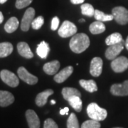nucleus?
I'll use <instances>...</instances> for the list:
<instances>
[{
	"instance_id": "1",
	"label": "nucleus",
	"mask_w": 128,
	"mask_h": 128,
	"mask_svg": "<svg viewBox=\"0 0 128 128\" xmlns=\"http://www.w3.org/2000/svg\"><path fill=\"white\" fill-rule=\"evenodd\" d=\"M70 48L76 54H81L90 46V39L86 34H78L73 35L69 43Z\"/></svg>"
},
{
	"instance_id": "2",
	"label": "nucleus",
	"mask_w": 128,
	"mask_h": 128,
	"mask_svg": "<svg viewBox=\"0 0 128 128\" xmlns=\"http://www.w3.org/2000/svg\"><path fill=\"white\" fill-rule=\"evenodd\" d=\"M87 113L90 119L99 122L104 120L108 115L107 110L100 108L96 102H92L88 105Z\"/></svg>"
},
{
	"instance_id": "3",
	"label": "nucleus",
	"mask_w": 128,
	"mask_h": 128,
	"mask_svg": "<svg viewBox=\"0 0 128 128\" xmlns=\"http://www.w3.org/2000/svg\"><path fill=\"white\" fill-rule=\"evenodd\" d=\"M114 19L116 22L121 25L128 23V10L123 6H116L112 10Z\"/></svg>"
},
{
	"instance_id": "4",
	"label": "nucleus",
	"mask_w": 128,
	"mask_h": 128,
	"mask_svg": "<svg viewBox=\"0 0 128 128\" xmlns=\"http://www.w3.org/2000/svg\"><path fill=\"white\" fill-rule=\"evenodd\" d=\"M58 34L62 38H68L73 36L77 32L76 26L69 21H65L58 29Z\"/></svg>"
},
{
	"instance_id": "5",
	"label": "nucleus",
	"mask_w": 128,
	"mask_h": 128,
	"mask_svg": "<svg viewBox=\"0 0 128 128\" xmlns=\"http://www.w3.org/2000/svg\"><path fill=\"white\" fill-rule=\"evenodd\" d=\"M0 77L2 81L10 87L15 88L18 86L19 84L18 77L14 73L8 70H2L0 72Z\"/></svg>"
},
{
	"instance_id": "6",
	"label": "nucleus",
	"mask_w": 128,
	"mask_h": 128,
	"mask_svg": "<svg viewBox=\"0 0 128 128\" xmlns=\"http://www.w3.org/2000/svg\"><path fill=\"white\" fill-rule=\"evenodd\" d=\"M35 16V10L30 7L25 12L21 23V28L24 32H27L32 26V23Z\"/></svg>"
},
{
	"instance_id": "7",
	"label": "nucleus",
	"mask_w": 128,
	"mask_h": 128,
	"mask_svg": "<svg viewBox=\"0 0 128 128\" xmlns=\"http://www.w3.org/2000/svg\"><path fill=\"white\" fill-rule=\"evenodd\" d=\"M112 69L115 73H122L128 68V59L124 56H120L112 60Z\"/></svg>"
},
{
	"instance_id": "8",
	"label": "nucleus",
	"mask_w": 128,
	"mask_h": 128,
	"mask_svg": "<svg viewBox=\"0 0 128 128\" xmlns=\"http://www.w3.org/2000/svg\"><path fill=\"white\" fill-rule=\"evenodd\" d=\"M124 43L125 42H124L122 40V42L119 44L109 46L108 49L105 51V57L108 60H113L119 56L120 52L123 50Z\"/></svg>"
},
{
	"instance_id": "9",
	"label": "nucleus",
	"mask_w": 128,
	"mask_h": 128,
	"mask_svg": "<svg viewBox=\"0 0 128 128\" xmlns=\"http://www.w3.org/2000/svg\"><path fill=\"white\" fill-rule=\"evenodd\" d=\"M17 73H18V77L28 85H35L38 80L37 77L31 74L24 67L18 68Z\"/></svg>"
},
{
	"instance_id": "10",
	"label": "nucleus",
	"mask_w": 128,
	"mask_h": 128,
	"mask_svg": "<svg viewBox=\"0 0 128 128\" xmlns=\"http://www.w3.org/2000/svg\"><path fill=\"white\" fill-rule=\"evenodd\" d=\"M102 60L100 57H95L92 59L90 66V73L94 77L100 76L102 71Z\"/></svg>"
},
{
	"instance_id": "11",
	"label": "nucleus",
	"mask_w": 128,
	"mask_h": 128,
	"mask_svg": "<svg viewBox=\"0 0 128 128\" xmlns=\"http://www.w3.org/2000/svg\"><path fill=\"white\" fill-rule=\"evenodd\" d=\"M110 92L116 96H128V80L121 84H114L110 88Z\"/></svg>"
},
{
	"instance_id": "12",
	"label": "nucleus",
	"mask_w": 128,
	"mask_h": 128,
	"mask_svg": "<svg viewBox=\"0 0 128 128\" xmlns=\"http://www.w3.org/2000/svg\"><path fill=\"white\" fill-rule=\"evenodd\" d=\"M26 118L29 128H40V120L35 111L33 110H26Z\"/></svg>"
},
{
	"instance_id": "13",
	"label": "nucleus",
	"mask_w": 128,
	"mask_h": 128,
	"mask_svg": "<svg viewBox=\"0 0 128 128\" xmlns=\"http://www.w3.org/2000/svg\"><path fill=\"white\" fill-rule=\"evenodd\" d=\"M73 66H67L56 75L54 76V80L58 83H62L70 77V76L73 73Z\"/></svg>"
},
{
	"instance_id": "14",
	"label": "nucleus",
	"mask_w": 128,
	"mask_h": 128,
	"mask_svg": "<svg viewBox=\"0 0 128 128\" xmlns=\"http://www.w3.org/2000/svg\"><path fill=\"white\" fill-rule=\"evenodd\" d=\"M17 50L18 54L24 58L30 59L34 57V54L29 46L26 42H20L17 44Z\"/></svg>"
},
{
	"instance_id": "15",
	"label": "nucleus",
	"mask_w": 128,
	"mask_h": 128,
	"mask_svg": "<svg viewBox=\"0 0 128 128\" xmlns=\"http://www.w3.org/2000/svg\"><path fill=\"white\" fill-rule=\"evenodd\" d=\"M14 101V96L8 91L0 90V106L7 107L12 104Z\"/></svg>"
},
{
	"instance_id": "16",
	"label": "nucleus",
	"mask_w": 128,
	"mask_h": 128,
	"mask_svg": "<svg viewBox=\"0 0 128 128\" xmlns=\"http://www.w3.org/2000/svg\"><path fill=\"white\" fill-rule=\"evenodd\" d=\"M54 94V90L51 89H48L44 91L41 92L37 95L36 98V104L38 107H42L45 105L47 102L48 98Z\"/></svg>"
},
{
	"instance_id": "17",
	"label": "nucleus",
	"mask_w": 128,
	"mask_h": 128,
	"mask_svg": "<svg viewBox=\"0 0 128 128\" xmlns=\"http://www.w3.org/2000/svg\"><path fill=\"white\" fill-rule=\"evenodd\" d=\"M60 66V65L58 60H53L44 64V70L48 75H54L58 70Z\"/></svg>"
},
{
	"instance_id": "18",
	"label": "nucleus",
	"mask_w": 128,
	"mask_h": 128,
	"mask_svg": "<svg viewBox=\"0 0 128 128\" xmlns=\"http://www.w3.org/2000/svg\"><path fill=\"white\" fill-rule=\"evenodd\" d=\"M50 51V47L48 43L43 41L38 45L36 48L37 55L41 58H46Z\"/></svg>"
},
{
	"instance_id": "19",
	"label": "nucleus",
	"mask_w": 128,
	"mask_h": 128,
	"mask_svg": "<svg viewBox=\"0 0 128 128\" xmlns=\"http://www.w3.org/2000/svg\"><path fill=\"white\" fill-rule=\"evenodd\" d=\"M79 83L86 90L89 92H94L98 90V86L96 82L93 80H83L81 79L79 80Z\"/></svg>"
},
{
	"instance_id": "20",
	"label": "nucleus",
	"mask_w": 128,
	"mask_h": 128,
	"mask_svg": "<svg viewBox=\"0 0 128 128\" xmlns=\"http://www.w3.org/2000/svg\"><path fill=\"white\" fill-rule=\"evenodd\" d=\"M13 46L11 43L4 42L0 44V58H4L9 56L13 51Z\"/></svg>"
},
{
	"instance_id": "21",
	"label": "nucleus",
	"mask_w": 128,
	"mask_h": 128,
	"mask_svg": "<svg viewBox=\"0 0 128 128\" xmlns=\"http://www.w3.org/2000/svg\"><path fill=\"white\" fill-rule=\"evenodd\" d=\"M67 101L76 111H77L78 112L81 111L82 108V102L80 99V97L76 96H72L69 98Z\"/></svg>"
},
{
	"instance_id": "22",
	"label": "nucleus",
	"mask_w": 128,
	"mask_h": 128,
	"mask_svg": "<svg viewBox=\"0 0 128 128\" xmlns=\"http://www.w3.org/2000/svg\"><path fill=\"white\" fill-rule=\"evenodd\" d=\"M18 21L16 17H11L4 25V29L7 33H13L18 27Z\"/></svg>"
},
{
	"instance_id": "23",
	"label": "nucleus",
	"mask_w": 128,
	"mask_h": 128,
	"mask_svg": "<svg viewBox=\"0 0 128 128\" xmlns=\"http://www.w3.org/2000/svg\"><path fill=\"white\" fill-rule=\"evenodd\" d=\"M90 32H91L92 34H102L105 31V26L102 22L97 21L93 23H92L90 25Z\"/></svg>"
},
{
	"instance_id": "24",
	"label": "nucleus",
	"mask_w": 128,
	"mask_h": 128,
	"mask_svg": "<svg viewBox=\"0 0 128 128\" xmlns=\"http://www.w3.org/2000/svg\"><path fill=\"white\" fill-rule=\"evenodd\" d=\"M122 36L120 33H113L109 36H108L105 39V44L108 46H111V45H114L119 44L120 42H122Z\"/></svg>"
},
{
	"instance_id": "25",
	"label": "nucleus",
	"mask_w": 128,
	"mask_h": 128,
	"mask_svg": "<svg viewBox=\"0 0 128 128\" xmlns=\"http://www.w3.org/2000/svg\"><path fill=\"white\" fill-rule=\"evenodd\" d=\"M62 95L63 97L65 100H68L69 98L72 97V96H79V97H81V94L80 92L76 88H64L63 90H62Z\"/></svg>"
},
{
	"instance_id": "26",
	"label": "nucleus",
	"mask_w": 128,
	"mask_h": 128,
	"mask_svg": "<svg viewBox=\"0 0 128 128\" xmlns=\"http://www.w3.org/2000/svg\"><path fill=\"white\" fill-rule=\"evenodd\" d=\"M94 16L97 21H100L102 22H109V21H112V19H114L112 14H105L104 12H101L100 10H97V9L95 10Z\"/></svg>"
},
{
	"instance_id": "27",
	"label": "nucleus",
	"mask_w": 128,
	"mask_h": 128,
	"mask_svg": "<svg viewBox=\"0 0 128 128\" xmlns=\"http://www.w3.org/2000/svg\"><path fill=\"white\" fill-rule=\"evenodd\" d=\"M81 9V13L85 16H93L94 14H95V9L94 7L90 4H83L81 5L80 6Z\"/></svg>"
},
{
	"instance_id": "28",
	"label": "nucleus",
	"mask_w": 128,
	"mask_h": 128,
	"mask_svg": "<svg viewBox=\"0 0 128 128\" xmlns=\"http://www.w3.org/2000/svg\"><path fill=\"white\" fill-rule=\"evenodd\" d=\"M67 128H80L78 118L74 113H71L68 118Z\"/></svg>"
},
{
	"instance_id": "29",
	"label": "nucleus",
	"mask_w": 128,
	"mask_h": 128,
	"mask_svg": "<svg viewBox=\"0 0 128 128\" xmlns=\"http://www.w3.org/2000/svg\"><path fill=\"white\" fill-rule=\"evenodd\" d=\"M80 128H100V123L99 121L90 119L84 122Z\"/></svg>"
},
{
	"instance_id": "30",
	"label": "nucleus",
	"mask_w": 128,
	"mask_h": 128,
	"mask_svg": "<svg viewBox=\"0 0 128 128\" xmlns=\"http://www.w3.org/2000/svg\"><path fill=\"white\" fill-rule=\"evenodd\" d=\"M44 23V18L42 16H39L33 20L32 23V26L34 29L38 30L43 26Z\"/></svg>"
},
{
	"instance_id": "31",
	"label": "nucleus",
	"mask_w": 128,
	"mask_h": 128,
	"mask_svg": "<svg viewBox=\"0 0 128 128\" xmlns=\"http://www.w3.org/2000/svg\"><path fill=\"white\" fill-rule=\"evenodd\" d=\"M33 0H16V7L18 9H23L30 4Z\"/></svg>"
},
{
	"instance_id": "32",
	"label": "nucleus",
	"mask_w": 128,
	"mask_h": 128,
	"mask_svg": "<svg viewBox=\"0 0 128 128\" xmlns=\"http://www.w3.org/2000/svg\"><path fill=\"white\" fill-rule=\"evenodd\" d=\"M44 128H58V127L54 120L48 118L44 121Z\"/></svg>"
},
{
	"instance_id": "33",
	"label": "nucleus",
	"mask_w": 128,
	"mask_h": 128,
	"mask_svg": "<svg viewBox=\"0 0 128 128\" xmlns=\"http://www.w3.org/2000/svg\"><path fill=\"white\" fill-rule=\"evenodd\" d=\"M59 23V18H58L57 16L54 17L53 19H52V22H51V26H50V27H51V29H52L53 31L56 30V29L58 28V27Z\"/></svg>"
},
{
	"instance_id": "34",
	"label": "nucleus",
	"mask_w": 128,
	"mask_h": 128,
	"mask_svg": "<svg viewBox=\"0 0 128 128\" xmlns=\"http://www.w3.org/2000/svg\"><path fill=\"white\" fill-rule=\"evenodd\" d=\"M69 111L68 108H64V109H60V114H62V115H64V114H68Z\"/></svg>"
},
{
	"instance_id": "35",
	"label": "nucleus",
	"mask_w": 128,
	"mask_h": 128,
	"mask_svg": "<svg viewBox=\"0 0 128 128\" xmlns=\"http://www.w3.org/2000/svg\"><path fill=\"white\" fill-rule=\"evenodd\" d=\"M85 2V0H70V2L73 4H82Z\"/></svg>"
},
{
	"instance_id": "36",
	"label": "nucleus",
	"mask_w": 128,
	"mask_h": 128,
	"mask_svg": "<svg viewBox=\"0 0 128 128\" xmlns=\"http://www.w3.org/2000/svg\"><path fill=\"white\" fill-rule=\"evenodd\" d=\"M3 21H4V16H3L2 13L0 12V24L2 23V22H3Z\"/></svg>"
},
{
	"instance_id": "37",
	"label": "nucleus",
	"mask_w": 128,
	"mask_h": 128,
	"mask_svg": "<svg viewBox=\"0 0 128 128\" xmlns=\"http://www.w3.org/2000/svg\"><path fill=\"white\" fill-rule=\"evenodd\" d=\"M124 45H125V47H126V48L128 50V36L127 38V39H126V41H125V43H124Z\"/></svg>"
},
{
	"instance_id": "38",
	"label": "nucleus",
	"mask_w": 128,
	"mask_h": 128,
	"mask_svg": "<svg viewBox=\"0 0 128 128\" xmlns=\"http://www.w3.org/2000/svg\"><path fill=\"white\" fill-rule=\"evenodd\" d=\"M6 2H7V0H0V4H4Z\"/></svg>"
},
{
	"instance_id": "39",
	"label": "nucleus",
	"mask_w": 128,
	"mask_h": 128,
	"mask_svg": "<svg viewBox=\"0 0 128 128\" xmlns=\"http://www.w3.org/2000/svg\"><path fill=\"white\" fill-rule=\"evenodd\" d=\"M50 103H51L52 105H54V104H56V101L54 100H50Z\"/></svg>"
},
{
	"instance_id": "40",
	"label": "nucleus",
	"mask_w": 128,
	"mask_h": 128,
	"mask_svg": "<svg viewBox=\"0 0 128 128\" xmlns=\"http://www.w3.org/2000/svg\"><path fill=\"white\" fill-rule=\"evenodd\" d=\"M79 22H86V20H85L84 18H80V19L79 20Z\"/></svg>"
},
{
	"instance_id": "41",
	"label": "nucleus",
	"mask_w": 128,
	"mask_h": 128,
	"mask_svg": "<svg viewBox=\"0 0 128 128\" xmlns=\"http://www.w3.org/2000/svg\"></svg>"
}]
</instances>
